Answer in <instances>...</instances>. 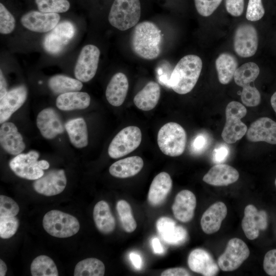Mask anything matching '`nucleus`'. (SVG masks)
<instances>
[{
	"label": "nucleus",
	"instance_id": "nucleus-1",
	"mask_svg": "<svg viewBox=\"0 0 276 276\" xmlns=\"http://www.w3.org/2000/svg\"><path fill=\"white\" fill-rule=\"evenodd\" d=\"M161 31L153 22L144 21L137 24L132 33L130 44L139 57L147 60L157 58L161 52Z\"/></svg>",
	"mask_w": 276,
	"mask_h": 276
},
{
	"label": "nucleus",
	"instance_id": "nucleus-2",
	"mask_svg": "<svg viewBox=\"0 0 276 276\" xmlns=\"http://www.w3.org/2000/svg\"><path fill=\"white\" fill-rule=\"evenodd\" d=\"M202 67L201 58L196 55L183 57L172 71L169 81L170 87L176 93L186 94L196 85Z\"/></svg>",
	"mask_w": 276,
	"mask_h": 276
},
{
	"label": "nucleus",
	"instance_id": "nucleus-3",
	"mask_svg": "<svg viewBox=\"0 0 276 276\" xmlns=\"http://www.w3.org/2000/svg\"><path fill=\"white\" fill-rule=\"evenodd\" d=\"M141 14L140 0H114L108 15V20L113 27L121 31L136 26Z\"/></svg>",
	"mask_w": 276,
	"mask_h": 276
},
{
	"label": "nucleus",
	"instance_id": "nucleus-4",
	"mask_svg": "<svg viewBox=\"0 0 276 276\" xmlns=\"http://www.w3.org/2000/svg\"><path fill=\"white\" fill-rule=\"evenodd\" d=\"M187 134L179 124L169 122L163 126L157 134V144L165 154L175 157L182 154L185 149Z\"/></svg>",
	"mask_w": 276,
	"mask_h": 276
},
{
	"label": "nucleus",
	"instance_id": "nucleus-5",
	"mask_svg": "<svg viewBox=\"0 0 276 276\" xmlns=\"http://www.w3.org/2000/svg\"><path fill=\"white\" fill-rule=\"evenodd\" d=\"M42 224L44 230L49 234L60 238L73 236L80 229L79 222L75 217L55 210L44 215Z\"/></svg>",
	"mask_w": 276,
	"mask_h": 276
},
{
	"label": "nucleus",
	"instance_id": "nucleus-6",
	"mask_svg": "<svg viewBox=\"0 0 276 276\" xmlns=\"http://www.w3.org/2000/svg\"><path fill=\"white\" fill-rule=\"evenodd\" d=\"M244 105L237 101L228 104L225 109L226 122L221 136L228 144H233L240 140L246 133L247 127L241 119L246 114Z\"/></svg>",
	"mask_w": 276,
	"mask_h": 276
},
{
	"label": "nucleus",
	"instance_id": "nucleus-7",
	"mask_svg": "<svg viewBox=\"0 0 276 276\" xmlns=\"http://www.w3.org/2000/svg\"><path fill=\"white\" fill-rule=\"evenodd\" d=\"M142 141L140 129L134 126L121 130L112 139L108 149V153L112 158L124 156L136 149Z\"/></svg>",
	"mask_w": 276,
	"mask_h": 276
},
{
	"label": "nucleus",
	"instance_id": "nucleus-8",
	"mask_svg": "<svg viewBox=\"0 0 276 276\" xmlns=\"http://www.w3.org/2000/svg\"><path fill=\"white\" fill-rule=\"evenodd\" d=\"M75 31V26L69 21L58 24L44 37L42 42L44 49L52 55L60 53L72 39Z\"/></svg>",
	"mask_w": 276,
	"mask_h": 276
},
{
	"label": "nucleus",
	"instance_id": "nucleus-9",
	"mask_svg": "<svg viewBox=\"0 0 276 276\" xmlns=\"http://www.w3.org/2000/svg\"><path fill=\"white\" fill-rule=\"evenodd\" d=\"M39 157V154L36 151L20 153L10 160V168L18 177L28 180H36L44 173L37 160Z\"/></svg>",
	"mask_w": 276,
	"mask_h": 276
},
{
	"label": "nucleus",
	"instance_id": "nucleus-10",
	"mask_svg": "<svg viewBox=\"0 0 276 276\" xmlns=\"http://www.w3.org/2000/svg\"><path fill=\"white\" fill-rule=\"evenodd\" d=\"M249 256V250L242 240L234 238L227 243L225 251L218 259L219 267L224 271L238 268Z\"/></svg>",
	"mask_w": 276,
	"mask_h": 276
},
{
	"label": "nucleus",
	"instance_id": "nucleus-11",
	"mask_svg": "<svg viewBox=\"0 0 276 276\" xmlns=\"http://www.w3.org/2000/svg\"><path fill=\"white\" fill-rule=\"evenodd\" d=\"M100 51L96 46L87 44L81 50L74 69L75 77L81 82L92 79L98 68Z\"/></svg>",
	"mask_w": 276,
	"mask_h": 276
},
{
	"label": "nucleus",
	"instance_id": "nucleus-12",
	"mask_svg": "<svg viewBox=\"0 0 276 276\" xmlns=\"http://www.w3.org/2000/svg\"><path fill=\"white\" fill-rule=\"evenodd\" d=\"M258 46V33L255 27L248 24L239 25L234 39V48L236 54L243 58L251 57L256 53Z\"/></svg>",
	"mask_w": 276,
	"mask_h": 276
},
{
	"label": "nucleus",
	"instance_id": "nucleus-13",
	"mask_svg": "<svg viewBox=\"0 0 276 276\" xmlns=\"http://www.w3.org/2000/svg\"><path fill=\"white\" fill-rule=\"evenodd\" d=\"M66 178L62 169H54L35 180L33 188L38 193L51 196L61 193L66 185Z\"/></svg>",
	"mask_w": 276,
	"mask_h": 276
},
{
	"label": "nucleus",
	"instance_id": "nucleus-14",
	"mask_svg": "<svg viewBox=\"0 0 276 276\" xmlns=\"http://www.w3.org/2000/svg\"><path fill=\"white\" fill-rule=\"evenodd\" d=\"M267 225V215L265 211H258L252 204H248L245 207L241 225L248 239L252 240L257 238L260 231L265 230Z\"/></svg>",
	"mask_w": 276,
	"mask_h": 276
},
{
	"label": "nucleus",
	"instance_id": "nucleus-15",
	"mask_svg": "<svg viewBox=\"0 0 276 276\" xmlns=\"http://www.w3.org/2000/svg\"><path fill=\"white\" fill-rule=\"evenodd\" d=\"M59 20L58 13L31 11L21 17L20 21L24 27L31 31L43 33L51 31Z\"/></svg>",
	"mask_w": 276,
	"mask_h": 276
},
{
	"label": "nucleus",
	"instance_id": "nucleus-16",
	"mask_svg": "<svg viewBox=\"0 0 276 276\" xmlns=\"http://www.w3.org/2000/svg\"><path fill=\"white\" fill-rule=\"evenodd\" d=\"M36 124L41 135L48 140L61 134L65 128L60 116L52 108H45L38 114Z\"/></svg>",
	"mask_w": 276,
	"mask_h": 276
},
{
	"label": "nucleus",
	"instance_id": "nucleus-17",
	"mask_svg": "<svg viewBox=\"0 0 276 276\" xmlns=\"http://www.w3.org/2000/svg\"><path fill=\"white\" fill-rule=\"evenodd\" d=\"M250 142L276 144V122L267 117L259 118L251 124L246 132Z\"/></svg>",
	"mask_w": 276,
	"mask_h": 276
},
{
	"label": "nucleus",
	"instance_id": "nucleus-18",
	"mask_svg": "<svg viewBox=\"0 0 276 276\" xmlns=\"http://www.w3.org/2000/svg\"><path fill=\"white\" fill-rule=\"evenodd\" d=\"M27 97V89L24 85L15 87L7 93L0 102L1 124L6 122L24 104Z\"/></svg>",
	"mask_w": 276,
	"mask_h": 276
},
{
	"label": "nucleus",
	"instance_id": "nucleus-19",
	"mask_svg": "<svg viewBox=\"0 0 276 276\" xmlns=\"http://www.w3.org/2000/svg\"><path fill=\"white\" fill-rule=\"evenodd\" d=\"M0 143L3 149L12 155L21 153L26 147L22 135L11 122L2 123L0 128Z\"/></svg>",
	"mask_w": 276,
	"mask_h": 276
},
{
	"label": "nucleus",
	"instance_id": "nucleus-20",
	"mask_svg": "<svg viewBox=\"0 0 276 276\" xmlns=\"http://www.w3.org/2000/svg\"><path fill=\"white\" fill-rule=\"evenodd\" d=\"M188 263L191 270L204 276L215 275L219 271L218 265L211 255L200 248L195 249L190 252Z\"/></svg>",
	"mask_w": 276,
	"mask_h": 276
},
{
	"label": "nucleus",
	"instance_id": "nucleus-21",
	"mask_svg": "<svg viewBox=\"0 0 276 276\" xmlns=\"http://www.w3.org/2000/svg\"><path fill=\"white\" fill-rule=\"evenodd\" d=\"M156 228L162 239L168 244L177 245L183 243L187 239V231L167 217L159 218L156 222Z\"/></svg>",
	"mask_w": 276,
	"mask_h": 276
},
{
	"label": "nucleus",
	"instance_id": "nucleus-22",
	"mask_svg": "<svg viewBox=\"0 0 276 276\" xmlns=\"http://www.w3.org/2000/svg\"><path fill=\"white\" fill-rule=\"evenodd\" d=\"M196 206L195 195L189 190H183L176 195L172 209L176 219L187 222L193 218Z\"/></svg>",
	"mask_w": 276,
	"mask_h": 276
},
{
	"label": "nucleus",
	"instance_id": "nucleus-23",
	"mask_svg": "<svg viewBox=\"0 0 276 276\" xmlns=\"http://www.w3.org/2000/svg\"><path fill=\"white\" fill-rule=\"evenodd\" d=\"M239 174L233 167L218 164L212 167L203 177L205 182L215 186H225L235 182Z\"/></svg>",
	"mask_w": 276,
	"mask_h": 276
},
{
	"label": "nucleus",
	"instance_id": "nucleus-24",
	"mask_svg": "<svg viewBox=\"0 0 276 276\" xmlns=\"http://www.w3.org/2000/svg\"><path fill=\"white\" fill-rule=\"evenodd\" d=\"M227 213L226 206L222 202H217L211 205L202 216L200 224L202 231L207 234L217 232L220 229Z\"/></svg>",
	"mask_w": 276,
	"mask_h": 276
},
{
	"label": "nucleus",
	"instance_id": "nucleus-25",
	"mask_svg": "<svg viewBox=\"0 0 276 276\" xmlns=\"http://www.w3.org/2000/svg\"><path fill=\"white\" fill-rule=\"evenodd\" d=\"M126 76L121 72L115 74L107 85L105 96L108 102L113 106H120L124 102L128 90Z\"/></svg>",
	"mask_w": 276,
	"mask_h": 276
},
{
	"label": "nucleus",
	"instance_id": "nucleus-26",
	"mask_svg": "<svg viewBox=\"0 0 276 276\" xmlns=\"http://www.w3.org/2000/svg\"><path fill=\"white\" fill-rule=\"evenodd\" d=\"M172 187V180L170 175L165 172L158 174L153 179L150 186L148 200L152 206H157L163 203Z\"/></svg>",
	"mask_w": 276,
	"mask_h": 276
},
{
	"label": "nucleus",
	"instance_id": "nucleus-27",
	"mask_svg": "<svg viewBox=\"0 0 276 276\" xmlns=\"http://www.w3.org/2000/svg\"><path fill=\"white\" fill-rule=\"evenodd\" d=\"M160 88L158 83L150 81L134 96L133 102L140 109L149 111L153 109L159 101Z\"/></svg>",
	"mask_w": 276,
	"mask_h": 276
},
{
	"label": "nucleus",
	"instance_id": "nucleus-28",
	"mask_svg": "<svg viewBox=\"0 0 276 276\" xmlns=\"http://www.w3.org/2000/svg\"><path fill=\"white\" fill-rule=\"evenodd\" d=\"M143 166V159L140 156H133L116 162L110 166L109 171L114 177L125 178L137 174Z\"/></svg>",
	"mask_w": 276,
	"mask_h": 276
},
{
	"label": "nucleus",
	"instance_id": "nucleus-29",
	"mask_svg": "<svg viewBox=\"0 0 276 276\" xmlns=\"http://www.w3.org/2000/svg\"><path fill=\"white\" fill-rule=\"evenodd\" d=\"M93 218L97 229L102 234L112 233L116 226V221L109 204L104 200L97 202L93 210Z\"/></svg>",
	"mask_w": 276,
	"mask_h": 276
},
{
	"label": "nucleus",
	"instance_id": "nucleus-30",
	"mask_svg": "<svg viewBox=\"0 0 276 276\" xmlns=\"http://www.w3.org/2000/svg\"><path fill=\"white\" fill-rule=\"evenodd\" d=\"M90 97L85 92L73 91L59 95L56 101L57 107L63 111L83 109L90 104Z\"/></svg>",
	"mask_w": 276,
	"mask_h": 276
},
{
	"label": "nucleus",
	"instance_id": "nucleus-31",
	"mask_svg": "<svg viewBox=\"0 0 276 276\" xmlns=\"http://www.w3.org/2000/svg\"><path fill=\"white\" fill-rule=\"evenodd\" d=\"M65 129L71 143L77 148L85 147L88 144L87 125L83 118L72 119L66 123Z\"/></svg>",
	"mask_w": 276,
	"mask_h": 276
},
{
	"label": "nucleus",
	"instance_id": "nucleus-32",
	"mask_svg": "<svg viewBox=\"0 0 276 276\" xmlns=\"http://www.w3.org/2000/svg\"><path fill=\"white\" fill-rule=\"evenodd\" d=\"M215 65L219 82L222 84H227L234 77L237 69L238 61L232 54L223 53L216 59Z\"/></svg>",
	"mask_w": 276,
	"mask_h": 276
},
{
	"label": "nucleus",
	"instance_id": "nucleus-33",
	"mask_svg": "<svg viewBox=\"0 0 276 276\" xmlns=\"http://www.w3.org/2000/svg\"><path fill=\"white\" fill-rule=\"evenodd\" d=\"M50 89L55 94L78 91L83 86L82 82L75 79L62 75H57L52 77L48 81Z\"/></svg>",
	"mask_w": 276,
	"mask_h": 276
},
{
	"label": "nucleus",
	"instance_id": "nucleus-34",
	"mask_svg": "<svg viewBox=\"0 0 276 276\" xmlns=\"http://www.w3.org/2000/svg\"><path fill=\"white\" fill-rule=\"evenodd\" d=\"M105 273V266L98 259L89 258L79 262L74 269L75 276H103Z\"/></svg>",
	"mask_w": 276,
	"mask_h": 276
},
{
	"label": "nucleus",
	"instance_id": "nucleus-35",
	"mask_svg": "<svg viewBox=\"0 0 276 276\" xmlns=\"http://www.w3.org/2000/svg\"><path fill=\"white\" fill-rule=\"evenodd\" d=\"M31 272L33 276H58V271L54 261L45 255H40L32 261Z\"/></svg>",
	"mask_w": 276,
	"mask_h": 276
},
{
	"label": "nucleus",
	"instance_id": "nucleus-36",
	"mask_svg": "<svg viewBox=\"0 0 276 276\" xmlns=\"http://www.w3.org/2000/svg\"><path fill=\"white\" fill-rule=\"evenodd\" d=\"M260 73L258 65L252 62L242 64L236 70L234 78L237 85L244 87L254 82Z\"/></svg>",
	"mask_w": 276,
	"mask_h": 276
},
{
	"label": "nucleus",
	"instance_id": "nucleus-37",
	"mask_svg": "<svg viewBox=\"0 0 276 276\" xmlns=\"http://www.w3.org/2000/svg\"><path fill=\"white\" fill-rule=\"evenodd\" d=\"M116 209L124 230L127 233L133 232L137 224L130 204L126 200H120L117 203Z\"/></svg>",
	"mask_w": 276,
	"mask_h": 276
},
{
	"label": "nucleus",
	"instance_id": "nucleus-38",
	"mask_svg": "<svg viewBox=\"0 0 276 276\" xmlns=\"http://www.w3.org/2000/svg\"><path fill=\"white\" fill-rule=\"evenodd\" d=\"M35 3L39 11L44 13H63L70 7L67 0H35Z\"/></svg>",
	"mask_w": 276,
	"mask_h": 276
},
{
	"label": "nucleus",
	"instance_id": "nucleus-39",
	"mask_svg": "<svg viewBox=\"0 0 276 276\" xmlns=\"http://www.w3.org/2000/svg\"><path fill=\"white\" fill-rule=\"evenodd\" d=\"M19 227V221L15 216H0V237L2 239L12 237Z\"/></svg>",
	"mask_w": 276,
	"mask_h": 276
},
{
	"label": "nucleus",
	"instance_id": "nucleus-40",
	"mask_svg": "<svg viewBox=\"0 0 276 276\" xmlns=\"http://www.w3.org/2000/svg\"><path fill=\"white\" fill-rule=\"evenodd\" d=\"M15 26V20L12 14L2 3H0V32L3 34L11 33Z\"/></svg>",
	"mask_w": 276,
	"mask_h": 276
},
{
	"label": "nucleus",
	"instance_id": "nucleus-41",
	"mask_svg": "<svg viewBox=\"0 0 276 276\" xmlns=\"http://www.w3.org/2000/svg\"><path fill=\"white\" fill-rule=\"evenodd\" d=\"M211 143V138L209 134L205 132L198 133L191 142L190 150L193 154H201L209 148Z\"/></svg>",
	"mask_w": 276,
	"mask_h": 276
},
{
	"label": "nucleus",
	"instance_id": "nucleus-42",
	"mask_svg": "<svg viewBox=\"0 0 276 276\" xmlns=\"http://www.w3.org/2000/svg\"><path fill=\"white\" fill-rule=\"evenodd\" d=\"M241 99L243 103L249 107L258 105L261 101V95L259 90L250 85L243 87L241 94Z\"/></svg>",
	"mask_w": 276,
	"mask_h": 276
},
{
	"label": "nucleus",
	"instance_id": "nucleus-43",
	"mask_svg": "<svg viewBox=\"0 0 276 276\" xmlns=\"http://www.w3.org/2000/svg\"><path fill=\"white\" fill-rule=\"evenodd\" d=\"M19 211L18 204L11 198L0 196V216H15Z\"/></svg>",
	"mask_w": 276,
	"mask_h": 276
},
{
	"label": "nucleus",
	"instance_id": "nucleus-44",
	"mask_svg": "<svg viewBox=\"0 0 276 276\" xmlns=\"http://www.w3.org/2000/svg\"><path fill=\"white\" fill-rule=\"evenodd\" d=\"M265 14L262 0H249L246 17L247 20L256 21L261 19Z\"/></svg>",
	"mask_w": 276,
	"mask_h": 276
},
{
	"label": "nucleus",
	"instance_id": "nucleus-45",
	"mask_svg": "<svg viewBox=\"0 0 276 276\" xmlns=\"http://www.w3.org/2000/svg\"><path fill=\"white\" fill-rule=\"evenodd\" d=\"M222 0H194L198 13L201 16H210L216 10Z\"/></svg>",
	"mask_w": 276,
	"mask_h": 276
},
{
	"label": "nucleus",
	"instance_id": "nucleus-46",
	"mask_svg": "<svg viewBox=\"0 0 276 276\" xmlns=\"http://www.w3.org/2000/svg\"><path fill=\"white\" fill-rule=\"evenodd\" d=\"M263 268L268 275L276 276V249H271L265 254Z\"/></svg>",
	"mask_w": 276,
	"mask_h": 276
},
{
	"label": "nucleus",
	"instance_id": "nucleus-47",
	"mask_svg": "<svg viewBox=\"0 0 276 276\" xmlns=\"http://www.w3.org/2000/svg\"><path fill=\"white\" fill-rule=\"evenodd\" d=\"M229 148L225 144H220L213 150L212 152V160L214 163L221 164L228 157Z\"/></svg>",
	"mask_w": 276,
	"mask_h": 276
},
{
	"label": "nucleus",
	"instance_id": "nucleus-48",
	"mask_svg": "<svg viewBox=\"0 0 276 276\" xmlns=\"http://www.w3.org/2000/svg\"><path fill=\"white\" fill-rule=\"evenodd\" d=\"M225 8L231 15L239 16L244 10V0H225Z\"/></svg>",
	"mask_w": 276,
	"mask_h": 276
},
{
	"label": "nucleus",
	"instance_id": "nucleus-49",
	"mask_svg": "<svg viewBox=\"0 0 276 276\" xmlns=\"http://www.w3.org/2000/svg\"><path fill=\"white\" fill-rule=\"evenodd\" d=\"M190 275L187 269L181 267L169 268L164 270L161 273L162 276H188Z\"/></svg>",
	"mask_w": 276,
	"mask_h": 276
},
{
	"label": "nucleus",
	"instance_id": "nucleus-50",
	"mask_svg": "<svg viewBox=\"0 0 276 276\" xmlns=\"http://www.w3.org/2000/svg\"><path fill=\"white\" fill-rule=\"evenodd\" d=\"M129 259L134 267L138 270L142 268L143 262L141 256L135 252H131L129 254Z\"/></svg>",
	"mask_w": 276,
	"mask_h": 276
},
{
	"label": "nucleus",
	"instance_id": "nucleus-51",
	"mask_svg": "<svg viewBox=\"0 0 276 276\" xmlns=\"http://www.w3.org/2000/svg\"><path fill=\"white\" fill-rule=\"evenodd\" d=\"M151 243L153 251L155 254H162L164 253V249L157 238H154L152 240Z\"/></svg>",
	"mask_w": 276,
	"mask_h": 276
},
{
	"label": "nucleus",
	"instance_id": "nucleus-52",
	"mask_svg": "<svg viewBox=\"0 0 276 276\" xmlns=\"http://www.w3.org/2000/svg\"><path fill=\"white\" fill-rule=\"evenodd\" d=\"M7 83L2 70L0 71V99L7 93Z\"/></svg>",
	"mask_w": 276,
	"mask_h": 276
},
{
	"label": "nucleus",
	"instance_id": "nucleus-53",
	"mask_svg": "<svg viewBox=\"0 0 276 276\" xmlns=\"http://www.w3.org/2000/svg\"><path fill=\"white\" fill-rule=\"evenodd\" d=\"M7 267L5 263L2 259L0 260V275L4 276L6 274Z\"/></svg>",
	"mask_w": 276,
	"mask_h": 276
},
{
	"label": "nucleus",
	"instance_id": "nucleus-54",
	"mask_svg": "<svg viewBox=\"0 0 276 276\" xmlns=\"http://www.w3.org/2000/svg\"><path fill=\"white\" fill-rule=\"evenodd\" d=\"M39 164L40 167L43 170L48 169L50 167L49 163L45 160H39Z\"/></svg>",
	"mask_w": 276,
	"mask_h": 276
},
{
	"label": "nucleus",
	"instance_id": "nucleus-55",
	"mask_svg": "<svg viewBox=\"0 0 276 276\" xmlns=\"http://www.w3.org/2000/svg\"><path fill=\"white\" fill-rule=\"evenodd\" d=\"M270 103L274 111L276 113V91L272 95Z\"/></svg>",
	"mask_w": 276,
	"mask_h": 276
},
{
	"label": "nucleus",
	"instance_id": "nucleus-56",
	"mask_svg": "<svg viewBox=\"0 0 276 276\" xmlns=\"http://www.w3.org/2000/svg\"><path fill=\"white\" fill-rule=\"evenodd\" d=\"M274 184H275V187H276V178H275V181H274Z\"/></svg>",
	"mask_w": 276,
	"mask_h": 276
}]
</instances>
